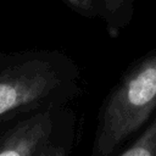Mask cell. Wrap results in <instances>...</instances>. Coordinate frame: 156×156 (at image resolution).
I'll list each match as a JSON object with an SVG mask.
<instances>
[{
	"label": "cell",
	"instance_id": "cell-1",
	"mask_svg": "<svg viewBox=\"0 0 156 156\" xmlns=\"http://www.w3.org/2000/svg\"><path fill=\"white\" fill-rule=\"evenodd\" d=\"M83 95L82 71L57 49L0 52V124L33 110Z\"/></svg>",
	"mask_w": 156,
	"mask_h": 156
},
{
	"label": "cell",
	"instance_id": "cell-2",
	"mask_svg": "<svg viewBox=\"0 0 156 156\" xmlns=\"http://www.w3.org/2000/svg\"><path fill=\"white\" fill-rule=\"evenodd\" d=\"M156 112V50L135 60L105 96L94 133L91 156H112Z\"/></svg>",
	"mask_w": 156,
	"mask_h": 156
},
{
	"label": "cell",
	"instance_id": "cell-3",
	"mask_svg": "<svg viewBox=\"0 0 156 156\" xmlns=\"http://www.w3.org/2000/svg\"><path fill=\"white\" fill-rule=\"evenodd\" d=\"M76 136L71 104L45 106L0 124V156H67Z\"/></svg>",
	"mask_w": 156,
	"mask_h": 156
},
{
	"label": "cell",
	"instance_id": "cell-4",
	"mask_svg": "<svg viewBox=\"0 0 156 156\" xmlns=\"http://www.w3.org/2000/svg\"><path fill=\"white\" fill-rule=\"evenodd\" d=\"M136 0H98L99 17L104 21L110 38L117 39L130 24Z\"/></svg>",
	"mask_w": 156,
	"mask_h": 156
},
{
	"label": "cell",
	"instance_id": "cell-5",
	"mask_svg": "<svg viewBox=\"0 0 156 156\" xmlns=\"http://www.w3.org/2000/svg\"><path fill=\"white\" fill-rule=\"evenodd\" d=\"M118 156H156V113L143 132L132 141L126 144Z\"/></svg>",
	"mask_w": 156,
	"mask_h": 156
},
{
	"label": "cell",
	"instance_id": "cell-6",
	"mask_svg": "<svg viewBox=\"0 0 156 156\" xmlns=\"http://www.w3.org/2000/svg\"><path fill=\"white\" fill-rule=\"evenodd\" d=\"M72 11L84 18L99 17L98 0H62Z\"/></svg>",
	"mask_w": 156,
	"mask_h": 156
}]
</instances>
